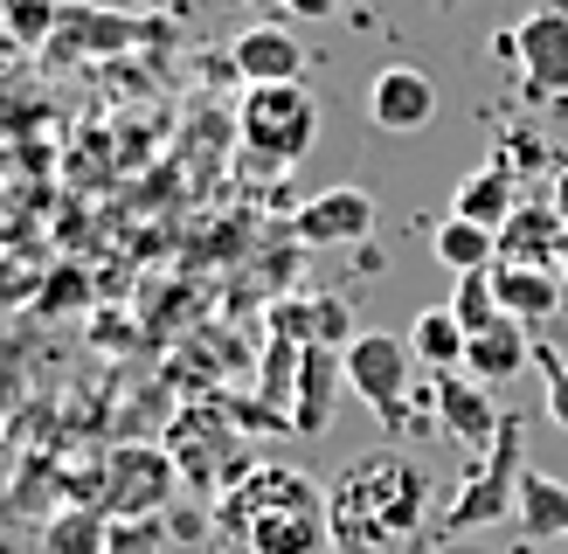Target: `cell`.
<instances>
[{"label": "cell", "instance_id": "cell-12", "mask_svg": "<svg viewBox=\"0 0 568 554\" xmlns=\"http://www.w3.org/2000/svg\"><path fill=\"white\" fill-rule=\"evenodd\" d=\"M367 119L382 132H423L437 119V83L409 70V63H388L375 83H367Z\"/></svg>", "mask_w": 568, "mask_h": 554}, {"label": "cell", "instance_id": "cell-19", "mask_svg": "<svg viewBox=\"0 0 568 554\" xmlns=\"http://www.w3.org/2000/svg\"><path fill=\"white\" fill-rule=\"evenodd\" d=\"M514 520H520V541H527V547L568 541V485L527 464V479H520V513H514ZM527 547H520V554H527Z\"/></svg>", "mask_w": 568, "mask_h": 554}, {"label": "cell", "instance_id": "cell-28", "mask_svg": "<svg viewBox=\"0 0 568 554\" xmlns=\"http://www.w3.org/2000/svg\"><path fill=\"white\" fill-rule=\"evenodd\" d=\"M298 21H326V14H339V0H284Z\"/></svg>", "mask_w": 568, "mask_h": 554}, {"label": "cell", "instance_id": "cell-15", "mask_svg": "<svg viewBox=\"0 0 568 554\" xmlns=\"http://www.w3.org/2000/svg\"><path fill=\"white\" fill-rule=\"evenodd\" d=\"M230 70L243 76V91H250V83H298L305 49H298L292 28L257 21V28H243V35L230 42Z\"/></svg>", "mask_w": 568, "mask_h": 554}, {"label": "cell", "instance_id": "cell-21", "mask_svg": "<svg viewBox=\"0 0 568 554\" xmlns=\"http://www.w3.org/2000/svg\"><path fill=\"white\" fill-rule=\"evenodd\" d=\"M465 347H471V332L458 326V312H450V305H430V312L409 319V353H416L430 375H458V368H465Z\"/></svg>", "mask_w": 568, "mask_h": 554}, {"label": "cell", "instance_id": "cell-1", "mask_svg": "<svg viewBox=\"0 0 568 554\" xmlns=\"http://www.w3.org/2000/svg\"><path fill=\"white\" fill-rule=\"evenodd\" d=\"M209 534L222 554H326V485L292 464H257L243 485L209 499Z\"/></svg>", "mask_w": 568, "mask_h": 554}, {"label": "cell", "instance_id": "cell-20", "mask_svg": "<svg viewBox=\"0 0 568 554\" xmlns=\"http://www.w3.org/2000/svg\"><path fill=\"white\" fill-rule=\"evenodd\" d=\"M111 526L119 520H104V506L70 499L42 520V554H111Z\"/></svg>", "mask_w": 568, "mask_h": 554}, {"label": "cell", "instance_id": "cell-23", "mask_svg": "<svg viewBox=\"0 0 568 554\" xmlns=\"http://www.w3.org/2000/svg\"><path fill=\"white\" fill-rule=\"evenodd\" d=\"M55 21H63V0H8V8H0V28H8V42H21V49H49Z\"/></svg>", "mask_w": 568, "mask_h": 554}, {"label": "cell", "instance_id": "cell-5", "mask_svg": "<svg viewBox=\"0 0 568 554\" xmlns=\"http://www.w3.org/2000/svg\"><path fill=\"white\" fill-rule=\"evenodd\" d=\"M236 138H243V153L292 166L320 138V104H312L305 83H250L236 104Z\"/></svg>", "mask_w": 568, "mask_h": 554}, {"label": "cell", "instance_id": "cell-8", "mask_svg": "<svg viewBox=\"0 0 568 554\" xmlns=\"http://www.w3.org/2000/svg\"><path fill=\"white\" fill-rule=\"evenodd\" d=\"M153 21H132L119 8H98V0H63V21H55V42L42 49L49 63H104V55H125L132 42H146Z\"/></svg>", "mask_w": 568, "mask_h": 554}, {"label": "cell", "instance_id": "cell-31", "mask_svg": "<svg viewBox=\"0 0 568 554\" xmlns=\"http://www.w3.org/2000/svg\"><path fill=\"white\" fill-rule=\"evenodd\" d=\"M257 8H284V0H257Z\"/></svg>", "mask_w": 568, "mask_h": 554}, {"label": "cell", "instance_id": "cell-13", "mask_svg": "<svg viewBox=\"0 0 568 554\" xmlns=\"http://www.w3.org/2000/svg\"><path fill=\"white\" fill-rule=\"evenodd\" d=\"M561 257H568V222L555 215V202H520V215L499 229V264L561 270Z\"/></svg>", "mask_w": 568, "mask_h": 554}, {"label": "cell", "instance_id": "cell-10", "mask_svg": "<svg viewBox=\"0 0 568 554\" xmlns=\"http://www.w3.org/2000/svg\"><path fill=\"white\" fill-rule=\"evenodd\" d=\"M514 42H520L514 70L527 83V98L541 104L568 98V8H534L527 21H514Z\"/></svg>", "mask_w": 568, "mask_h": 554}, {"label": "cell", "instance_id": "cell-34", "mask_svg": "<svg viewBox=\"0 0 568 554\" xmlns=\"http://www.w3.org/2000/svg\"><path fill=\"white\" fill-rule=\"evenodd\" d=\"M0 8H8V0H0Z\"/></svg>", "mask_w": 568, "mask_h": 554}, {"label": "cell", "instance_id": "cell-4", "mask_svg": "<svg viewBox=\"0 0 568 554\" xmlns=\"http://www.w3.org/2000/svg\"><path fill=\"white\" fill-rule=\"evenodd\" d=\"M520 479H527V423H520V416H506L499 443L465 471L458 499H450L444 520H437L444 541H458V534H471V526H493L506 513H520Z\"/></svg>", "mask_w": 568, "mask_h": 554}, {"label": "cell", "instance_id": "cell-11", "mask_svg": "<svg viewBox=\"0 0 568 554\" xmlns=\"http://www.w3.org/2000/svg\"><path fill=\"white\" fill-rule=\"evenodd\" d=\"M375 229V194L367 187H326L292 215V236L305 249H339V243H361Z\"/></svg>", "mask_w": 568, "mask_h": 554}, {"label": "cell", "instance_id": "cell-2", "mask_svg": "<svg viewBox=\"0 0 568 554\" xmlns=\"http://www.w3.org/2000/svg\"><path fill=\"white\" fill-rule=\"evenodd\" d=\"M339 554H403L430 520V471L403 451H367L326 485Z\"/></svg>", "mask_w": 568, "mask_h": 554}, {"label": "cell", "instance_id": "cell-22", "mask_svg": "<svg viewBox=\"0 0 568 554\" xmlns=\"http://www.w3.org/2000/svg\"><path fill=\"white\" fill-rule=\"evenodd\" d=\"M430 249H437V264H444L450 277H471V270H493V264H499V236L478 229V222H458V215L437 222Z\"/></svg>", "mask_w": 568, "mask_h": 554}, {"label": "cell", "instance_id": "cell-27", "mask_svg": "<svg viewBox=\"0 0 568 554\" xmlns=\"http://www.w3.org/2000/svg\"><path fill=\"white\" fill-rule=\"evenodd\" d=\"M160 541H166L160 520H119L111 526V554H160Z\"/></svg>", "mask_w": 568, "mask_h": 554}, {"label": "cell", "instance_id": "cell-24", "mask_svg": "<svg viewBox=\"0 0 568 554\" xmlns=\"http://www.w3.org/2000/svg\"><path fill=\"white\" fill-rule=\"evenodd\" d=\"M450 312H458V326H465V332H486V326H499L506 312H499L493 270H471V277H458V291H450Z\"/></svg>", "mask_w": 568, "mask_h": 554}, {"label": "cell", "instance_id": "cell-3", "mask_svg": "<svg viewBox=\"0 0 568 554\" xmlns=\"http://www.w3.org/2000/svg\"><path fill=\"white\" fill-rule=\"evenodd\" d=\"M166 451H174L181 479L202 492V499H222L230 485H243L257 458H250V443L236 430V409L230 402H194L174 416V430H166Z\"/></svg>", "mask_w": 568, "mask_h": 554}, {"label": "cell", "instance_id": "cell-14", "mask_svg": "<svg viewBox=\"0 0 568 554\" xmlns=\"http://www.w3.org/2000/svg\"><path fill=\"white\" fill-rule=\"evenodd\" d=\"M450 215L458 222H478V229H506V222L520 215V166H506V160H486V166H471V174L458 181V194H450Z\"/></svg>", "mask_w": 568, "mask_h": 554}, {"label": "cell", "instance_id": "cell-26", "mask_svg": "<svg viewBox=\"0 0 568 554\" xmlns=\"http://www.w3.org/2000/svg\"><path fill=\"white\" fill-rule=\"evenodd\" d=\"M534 368H541V381H548V396H541V402H548V423L568 437V360H561L555 347L534 340Z\"/></svg>", "mask_w": 568, "mask_h": 554}, {"label": "cell", "instance_id": "cell-9", "mask_svg": "<svg viewBox=\"0 0 568 554\" xmlns=\"http://www.w3.org/2000/svg\"><path fill=\"white\" fill-rule=\"evenodd\" d=\"M430 416H437V430H444L450 443H465V451H478V458H486L493 443H499V430H506V416H499V402H493V388H486V381H471L465 368L430 381Z\"/></svg>", "mask_w": 568, "mask_h": 554}, {"label": "cell", "instance_id": "cell-33", "mask_svg": "<svg viewBox=\"0 0 568 554\" xmlns=\"http://www.w3.org/2000/svg\"><path fill=\"white\" fill-rule=\"evenodd\" d=\"M437 8H458V0H437Z\"/></svg>", "mask_w": 568, "mask_h": 554}, {"label": "cell", "instance_id": "cell-25", "mask_svg": "<svg viewBox=\"0 0 568 554\" xmlns=\"http://www.w3.org/2000/svg\"><path fill=\"white\" fill-rule=\"evenodd\" d=\"M312 347H339V353L354 347V319H347V298H333V291H320V298H312Z\"/></svg>", "mask_w": 568, "mask_h": 554}, {"label": "cell", "instance_id": "cell-17", "mask_svg": "<svg viewBox=\"0 0 568 554\" xmlns=\"http://www.w3.org/2000/svg\"><path fill=\"white\" fill-rule=\"evenodd\" d=\"M493 291H499V312L520 319V326H548L561 312V270H520V264H493Z\"/></svg>", "mask_w": 568, "mask_h": 554}, {"label": "cell", "instance_id": "cell-6", "mask_svg": "<svg viewBox=\"0 0 568 554\" xmlns=\"http://www.w3.org/2000/svg\"><path fill=\"white\" fill-rule=\"evenodd\" d=\"M409 332H354L347 347V396H361L367 409H375V423L388 437L409 430Z\"/></svg>", "mask_w": 568, "mask_h": 554}, {"label": "cell", "instance_id": "cell-18", "mask_svg": "<svg viewBox=\"0 0 568 554\" xmlns=\"http://www.w3.org/2000/svg\"><path fill=\"white\" fill-rule=\"evenodd\" d=\"M527 360H534V326L499 319V326H486V332H471V347H465V375H471V381H486V388H499V381H514Z\"/></svg>", "mask_w": 568, "mask_h": 554}, {"label": "cell", "instance_id": "cell-30", "mask_svg": "<svg viewBox=\"0 0 568 554\" xmlns=\"http://www.w3.org/2000/svg\"><path fill=\"white\" fill-rule=\"evenodd\" d=\"M146 14H174V8H187V0H139Z\"/></svg>", "mask_w": 568, "mask_h": 554}, {"label": "cell", "instance_id": "cell-29", "mask_svg": "<svg viewBox=\"0 0 568 554\" xmlns=\"http://www.w3.org/2000/svg\"><path fill=\"white\" fill-rule=\"evenodd\" d=\"M555 215H561V222H568V160H561V166H555Z\"/></svg>", "mask_w": 568, "mask_h": 554}, {"label": "cell", "instance_id": "cell-32", "mask_svg": "<svg viewBox=\"0 0 568 554\" xmlns=\"http://www.w3.org/2000/svg\"><path fill=\"white\" fill-rule=\"evenodd\" d=\"M561 285H568V257H561Z\"/></svg>", "mask_w": 568, "mask_h": 554}, {"label": "cell", "instance_id": "cell-7", "mask_svg": "<svg viewBox=\"0 0 568 554\" xmlns=\"http://www.w3.org/2000/svg\"><path fill=\"white\" fill-rule=\"evenodd\" d=\"M181 485V464L166 443H119L104 458V506L119 520H160Z\"/></svg>", "mask_w": 568, "mask_h": 554}, {"label": "cell", "instance_id": "cell-16", "mask_svg": "<svg viewBox=\"0 0 568 554\" xmlns=\"http://www.w3.org/2000/svg\"><path fill=\"white\" fill-rule=\"evenodd\" d=\"M339 388H347V353L339 347H305V368H298V388H292V430L298 437H326Z\"/></svg>", "mask_w": 568, "mask_h": 554}]
</instances>
